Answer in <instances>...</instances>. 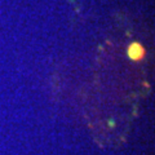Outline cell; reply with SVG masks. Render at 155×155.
Listing matches in <instances>:
<instances>
[{"label": "cell", "instance_id": "1", "mask_svg": "<svg viewBox=\"0 0 155 155\" xmlns=\"http://www.w3.org/2000/svg\"><path fill=\"white\" fill-rule=\"evenodd\" d=\"M128 56L132 59H135V61H137V59H140V58H142V56H143L142 47H141L140 44H137V43H133L131 47H129V49H128Z\"/></svg>", "mask_w": 155, "mask_h": 155}]
</instances>
